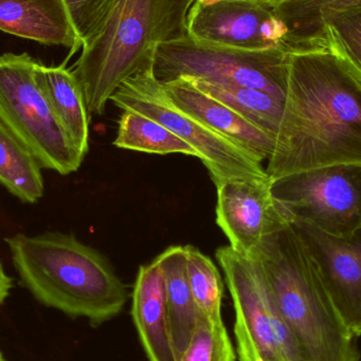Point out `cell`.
<instances>
[{
    "label": "cell",
    "instance_id": "cell-1",
    "mask_svg": "<svg viewBox=\"0 0 361 361\" xmlns=\"http://www.w3.org/2000/svg\"><path fill=\"white\" fill-rule=\"evenodd\" d=\"M361 165V78L326 46L290 51L288 97L271 180L332 165Z\"/></svg>",
    "mask_w": 361,
    "mask_h": 361
},
{
    "label": "cell",
    "instance_id": "cell-2",
    "mask_svg": "<svg viewBox=\"0 0 361 361\" xmlns=\"http://www.w3.org/2000/svg\"><path fill=\"white\" fill-rule=\"evenodd\" d=\"M301 361H360L357 337L335 309L300 235L290 222L252 257Z\"/></svg>",
    "mask_w": 361,
    "mask_h": 361
},
{
    "label": "cell",
    "instance_id": "cell-3",
    "mask_svg": "<svg viewBox=\"0 0 361 361\" xmlns=\"http://www.w3.org/2000/svg\"><path fill=\"white\" fill-rule=\"evenodd\" d=\"M21 284L44 307L97 326L116 317L128 301L126 286L107 259L74 235L17 233L6 238Z\"/></svg>",
    "mask_w": 361,
    "mask_h": 361
},
{
    "label": "cell",
    "instance_id": "cell-4",
    "mask_svg": "<svg viewBox=\"0 0 361 361\" xmlns=\"http://www.w3.org/2000/svg\"><path fill=\"white\" fill-rule=\"evenodd\" d=\"M195 0H112L72 70L91 116H101L118 87L154 63L157 48L187 36Z\"/></svg>",
    "mask_w": 361,
    "mask_h": 361
},
{
    "label": "cell",
    "instance_id": "cell-5",
    "mask_svg": "<svg viewBox=\"0 0 361 361\" xmlns=\"http://www.w3.org/2000/svg\"><path fill=\"white\" fill-rule=\"evenodd\" d=\"M27 53L0 55V122L34 154L42 169L67 176L78 171L85 156L66 133Z\"/></svg>",
    "mask_w": 361,
    "mask_h": 361
},
{
    "label": "cell",
    "instance_id": "cell-6",
    "mask_svg": "<svg viewBox=\"0 0 361 361\" xmlns=\"http://www.w3.org/2000/svg\"><path fill=\"white\" fill-rule=\"evenodd\" d=\"M288 67L290 50L286 47L245 50L186 36L157 48L152 73L160 84L193 78L258 89L286 99Z\"/></svg>",
    "mask_w": 361,
    "mask_h": 361
},
{
    "label": "cell",
    "instance_id": "cell-7",
    "mask_svg": "<svg viewBox=\"0 0 361 361\" xmlns=\"http://www.w3.org/2000/svg\"><path fill=\"white\" fill-rule=\"evenodd\" d=\"M110 101L121 109L133 110L157 121L189 144L216 188L228 180L269 178L258 159L179 109L154 78L152 66L127 78Z\"/></svg>",
    "mask_w": 361,
    "mask_h": 361
},
{
    "label": "cell",
    "instance_id": "cell-8",
    "mask_svg": "<svg viewBox=\"0 0 361 361\" xmlns=\"http://www.w3.org/2000/svg\"><path fill=\"white\" fill-rule=\"evenodd\" d=\"M271 192L288 222L347 238L361 227V165L341 164L274 180Z\"/></svg>",
    "mask_w": 361,
    "mask_h": 361
},
{
    "label": "cell",
    "instance_id": "cell-9",
    "mask_svg": "<svg viewBox=\"0 0 361 361\" xmlns=\"http://www.w3.org/2000/svg\"><path fill=\"white\" fill-rule=\"evenodd\" d=\"M235 307L240 361H301L292 335L252 261L223 246L216 252Z\"/></svg>",
    "mask_w": 361,
    "mask_h": 361
},
{
    "label": "cell",
    "instance_id": "cell-10",
    "mask_svg": "<svg viewBox=\"0 0 361 361\" xmlns=\"http://www.w3.org/2000/svg\"><path fill=\"white\" fill-rule=\"evenodd\" d=\"M187 36L231 48L264 50L284 47L286 29L271 0H195L187 19Z\"/></svg>",
    "mask_w": 361,
    "mask_h": 361
},
{
    "label": "cell",
    "instance_id": "cell-11",
    "mask_svg": "<svg viewBox=\"0 0 361 361\" xmlns=\"http://www.w3.org/2000/svg\"><path fill=\"white\" fill-rule=\"evenodd\" d=\"M300 235L335 309L354 336H361V227L334 237L303 222H290Z\"/></svg>",
    "mask_w": 361,
    "mask_h": 361
},
{
    "label": "cell",
    "instance_id": "cell-12",
    "mask_svg": "<svg viewBox=\"0 0 361 361\" xmlns=\"http://www.w3.org/2000/svg\"><path fill=\"white\" fill-rule=\"evenodd\" d=\"M273 180H233L216 188V223L231 250L252 260L267 235L288 225L273 192Z\"/></svg>",
    "mask_w": 361,
    "mask_h": 361
},
{
    "label": "cell",
    "instance_id": "cell-13",
    "mask_svg": "<svg viewBox=\"0 0 361 361\" xmlns=\"http://www.w3.org/2000/svg\"><path fill=\"white\" fill-rule=\"evenodd\" d=\"M161 85L179 109L237 144L260 162L269 161L273 156L275 140L224 104L197 89L188 78Z\"/></svg>",
    "mask_w": 361,
    "mask_h": 361
},
{
    "label": "cell",
    "instance_id": "cell-14",
    "mask_svg": "<svg viewBox=\"0 0 361 361\" xmlns=\"http://www.w3.org/2000/svg\"><path fill=\"white\" fill-rule=\"evenodd\" d=\"M131 315L148 360L178 361L167 314L164 276L157 259L140 267Z\"/></svg>",
    "mask_w": 361,
    "mask_h": 361
},
{
    "label": "cell",
    "instance_id": "cell-15",
    "mask_svg": "<svg viewBox=\"0 0 361 361\" xmlns=\"http://www.w3.org/2000/svg\"><path fill=\"white\" fill-rule=\"evenodd\" d=\"M0 31L47 46L71 49L82 42L63 0H0Z\"/></svg>",
    "mask_w": 361,
    "mask_h": 361
},
{
    "label": "cell",
    "instance_id": "cell-16",
    "mask_svg": "<svg viewBox=\"0 0 361 361\" xmlns=\"http://www.w3.org/2000/svg\"><path fill=\"white\" fill-rule=\"evenodd\" d=\"M157 260L164 276L169 326L179 360L201 317L187 277L185 246H171Z\"/></svg>",
    "mask_w": 361,
    "mask_h": 361
},
{
    "label": "cell",
    "instance_id": "cell-17",
    "mask_svg": "<svg viewBox=\"0 0 361 361\" xmlns=\"http://www.w3.org/2000/svg\"><path fill=\"white\" fill-rule=\"evenodd\" d=\"M37 73L53 111L82 156L89 150L90 114L84 94L72 70L65 63L46 67L38 63Z\"/></svg>",
    "mask_w": 361,
    "mask_h": 361
},
{
    "label": "cell",
    "instance_id": "cell-18",
    "mask_svg": "<svg viewBox=\"0 0 361 361\" xmlns=\"http://www.w3.org/2000/svg\"><path fill=\"white\" fill-rule=\"evenodd\" d=\"M188 80L197 89L224 104L264 131L277 143L283 124L286 99L248 87L219 84L193 78Z\"/></svg>",
    "mask_w": 361,
    "mask_h": 361
},
{
    "label": "cell",
    "instance_id": "cell-19",
    "mask_svg": "<svg viewBox=\"0 0 361 361\" xmlns=\"http://www.w3.org/2000/svg\"><path fill=\"white\" fill-rule=\"evenodd\" d=\"M286 29L283 44L288 50L315 46L322 23L333 15L361 8V0H271Z\"/></svg>",
    "mask_w": 361,
    "mask_h": 361
},
{
    "label": "cell",
    "instance_id": "cell-20",
    "mask_svg": "<svg viewBox=\"0 0 361 361\" xmlns=\"http://www.w3.org/2000/svg\"><path fill=\"white\" fill-rule=\"evenodd\" d=\"M42 165L31 150L0 122V184L23 203L44 195Z\"/></svg>",
    "mask_w": 361,
    "mask_h": 361
},
{
    "label": "cell",
    "instance_id": "cell-21",
    "mask_svg": "<svg viewBox=\"0 0 361 361\" xmlns=\"http://www.w3.org/2000/svg\"><path fill=\"white\" fill-rule=\"evenodd\" d=\"M114 145L122 149L147 154H182L199 158L186 142L173 135L157 121L133 110H124L118 121V135Z\"/></svg>",
    "mask_w": 361,
    "mask_h": 361
},
{
    "label": "cell",
    "instance_id": "cell-22",
    "mask_svg": "<svg viewBox=\"0 0 361 361\" xmlns=\"http://www.w3.org/2000/svg\"><path fill=\"white\" fill-rule=\"evenodd\" d=\"M185 252L189 286L200 315L222 318L224 284L218 267L195 246H185Z\"/></svg>",
    "mask_w": 361,
    "mask_h": 361
},
{
    "label": "cell",
    "instance_id": "cell-23",
    "mask_svg": "<svg viewBox=\"0 0 361 361\" xmlns=\"http://www.w3.org/2000/svg\"><path fill=\"white\" fill-rule=\"evenodd\" d=\"M316 46L334 51L361 78V8L341 11L326 19Z\"/></svg>",
    "mask_w": 361,
    "mask_h": 361
},
{
    "label": "cell",
    "instance_id": "cell-24",
    "mask_svg": "<svg viewBox=\"0 0 361 361\" xmlns=\"http://www.w3.org/2000/svg\"><path fill=\"white\" fill-rule=\"evenodd\" d=\"M235 354L222 318L201 316L178 361H237Z\"/></svg>",
    "mask_w": 361,
    "mask_h": 361
},
{
    "label": "cell",
    "instance_id": "cell-25",
    "mask_svg": "<svg viewBox=\"0 0 361 361\" xmlns=\"http://www.w3.org/2000/svg\"><path fill=\"white\" fill-rule=\"evenodd\" d=\"M74 30L84 44L101 25L112 0H63Z\"/></svg>",
    "mask_w": 361,
    "mask_h": 361
},
{
    "label": "cell",
    "instance_id": "cell-26",
    "mask_svg": "<svg viewBox=\"0 0 361 361\" xmlns=\"http://www.w3.org/2000/svg\"><path fill=\"white\" fill-rule=\"evenodd\" d=\"M13 288V279L4 271V265L0 263V307L10 296Z\"/></svg>",
    "mask_w": 361,
    "mask_h": 361
},
{
    "label": "cell",
    "instance_id": "cell-27",
    "mask_svg": "<svg viewBox=\"0 0 361 361\" xmlns=\"http://www.w3.org/2000/svg\"><path fill=\"white\" fill-rule=\"evenodd\" d=\"M0 361H8L6 356H4V352H2L1 348H0Z\"/></svg>",
    "mask_w": 361,
    "mask_h": 361
}]
</instances>
